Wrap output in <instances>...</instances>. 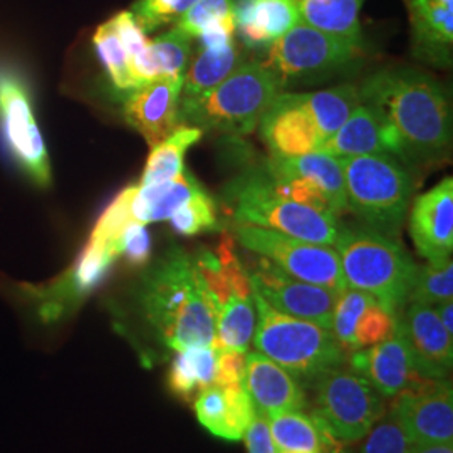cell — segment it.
<instances>
[{"mask_svg":"<svg viewBox=\"0 0 453 453\" xmlns=\"http://www.w3.org/2000/svg\"><path fill=\"white\" fill-rule=\"evenodd\" d=\"M247 274L252 291L259 294L269 306L331 329L333 309L340 292L294 279L260 256L247 269Z\"/></svg>","mask_w":453,"mask_h":453,"instance_id":"7c38bea8","label":"cell"},{"mask_svg":"<svg viewBox=\"0 0 453 453\" xmlns=\"http://www.w3.org/2000/svg\"><path fill=\"white\" fill-rule=\"evenodd\" d=\"M243 437H245V445H247L249 453H277L271 432H269L267 418L259 413L254 415Z\"/></svg>","mask_w":453,"mask_h":453,"instance_id":"f6af8a7d","label":"cell"},{"mask_svg":"<svg viewBox=\"0 0 453 453\" xmlns=\"http://www.w3.org/2000/svg\"><path fill=\"white\" fill-rule=\"evenodd\" d=\"M257 312L254 294L250 297L232 296L215 318L213 349L215 351H247L256 331Z\"/></svg>","mask_w":453,"mask_h":453,"instance_id":"83f0119b","label":"cell"},{"mask_svg":"<svg viewBox=\"0 0 453 453\" xmlns=\"http://www.w3.org/2000/svg\"><path fill=\"white\" fill-rule=\"evenodd\" d=\"M0 131L20 170L35 185H50L48 150L34 118L29 91L7 67H0Z\"/></svg>","mask_w":453,"mask_h":453,"instance_id":"8fae6325","label":"cell"},{"mask_svg":"<svg viewBox=\"0 0 453 453\" xmlns=\"http://www.w3.org/2000/svg\"><path fill=\"white\" fill-rule=\"evenodd\" d=\"M372 301L376 299L368 292L359 291L349 286L340 291L336 297L333 318H331V333L334 334V338L340 342L346 355H351L353 351H357L355 326L363 311L368 308Z\"/></svg>","mask_w":453,"mask_h":453,"instance_id":"836d02e7","label":"cell"},{"mask_svg":"<svg viewBox=\"0 0 453 453\" xmlns=\"http://www.w3.org/2000/svg\"><path fill=\"white\" fill-rule=\"evenodd\" d=\"M196 0H138L133 5V16L146 34L175 22Z\"/></svg>","mask_w":453,"mask_h":453,"instance_id":"ab89813d","label":"cell"},{"mask_svg":"<svg viewBox=\"0 0 453 453\" xmlns=\"http://www.w3.org/2000/svg\"><path fill=\"white\" fill-rule=\"evenodd\" d=\"M242 387L256 413L265 418L280 411H303L309 406L306 388L291 372L259 351L245 355Z\"/></svg>","mask_w":453,"mask_h":453,"instance_id":"d6986e66","label":"cell"},{"mask_svg":"<svg viewBox=\"0 0 453 453\" xmlns=\"http://www.w3.org/2000/svg\"><path fill=\"white\" fill-rule=\"evenodd\" d=\"M121 256L134 267L148 265L151 257V239L146 226L131 224L121 237Z\"/></svg>","mask_w":453,"mask_h":453,"instance_id":"7bdbcfd3","label":"cell"},{"mask_svg":"<svg viewBox=\"0 0 453 453\" xmlns=\"http://www.w3.org/2000/svg\"><path fill=\"white\" fill-rule=\"evenodd\" d=\"M226 200L234 226L269 228L306 242L334 247L342 226L336 215L279 194L267 173H247L234 180Z\"/></svg>","mask_w":453,"mask_h":453,"instance_id":"8992f818","label":"cell"},{"mask_svg":"<svg viewBox=\"0 0 453 453\" xmlns=\"http://www.w3.org/2000/svg\"><path fill=\"white\" fill-rule=\"evenodd\" d=\"M264 143L275 158H296L318 151L324 136L303 93L280 91L259 121Z\"/></svg>","mask_w":453,"mask_h":453,"instance_id":"5bb4252c","label":"cell"},{"mask_svg":"<svg viewBox=\"0 0 453 453\" xmlns=\"http://www.w3.org/2000/svg\"><path fill=\"white\" fill-rule=\"evenodd\" d=\"M202 136H203V131L183 125L166 140H163L162 143L153 146L138 185H157V183L177 179L185 170L183 162H185L187 151L196 142H200Z\"/></svg>","mask_w":453,"mask_h":453,"instance_id":"f1b7e54d","label":"cell"},{"mask_svg":"<svg viewBox=\"0 0 453 453\" xmlns=\"http://www.w3.org/2000/svg\"><path fill=\"white\" fill-rule=\"evenodd\" d=\"M361 103L388 121L398 160L426 165L447 158L452 146V111L441 84L411 67L383 69L357 88Z\"/></svg>","mask_w":453,"mask_h":453,"instance_id":"6da1fadb","label":"cell"},{"mask_svg":"<svg viewBox=\"0 0 453 453\" xmlns=\"http://www.w3.org/2000/svg\"><path fill=\"white\" fill-rule=\"evenodd\" d=\"M331 453H357V450L351 449L349 445H344V447H341V449H338V450H334V452Z\"/></svg>","mask_w":453,"mask_h":453,"instance_id":"c3c4849f","label":"cell"},{"mask_svg":"<svg viewBox=\"0 0 453 453\" xmlns=\"http://www.w3.org/2000/svg\"><path fill=\"white\" fill-rule=\"evenodd\" d=\"M410 453H453L452 443H415Z\"/></svg>","mask_w":453,"mask_h":453,"instance_id":"7dc6e473","label":"cell"},{"mask_svg":"<svg viewBox=\"0 0 453 453\" xmlns=\"http://www.w3.org/2000/svg\"><path fill=\"white\" fill-rule=\"evenodd\" d=\"M275 450L282 452L324 453L318 421L304 411H280L267 417Z\"/></svg>","mask_w":453,"mask_h":453,"instance_id":"f546056e","label":"cell"},{"mask_svg":"<svg viewBox=\"0 0 453 453\" xmlns=\"http://www.w3.org/2000/svg\"><path fill=\"white\" fill-rule=\"evenodd\" d=\"M267 173H279V175H294L308 180L323 190L333 209L340 217L346 209V188H344V173H342V162L341 158L331 157L323 151H312L303 157L296 158H275L273 157L267 168Z\"/></svg>","mask_w":453,"mask_h":453,"instance_id":"603a6c76","label":"cell"},{"mask_svg":"<svg viewBox=\"0 0 453 453\" xmlns=\"http://www.w3.org/2000/svg\"><path fill=\"white\" fill-rule=\"evenodd\" d=\"M282 453H306V452H282Z\"/></svg>","mask_w":453,"mask_h":453,"instance_id":"681fc988","label":"cell"},{"mask_svg":"<svg viewBox=\"0 0 453 453\" xmlns=\"http://www.w3.org/2000/svg\"><path fill=\"white\" fill-rule=\"evenodd\" d=\"M366 41L323 33L304 22L267 48V65L280 84L312 81L357 67L366 58Z\"/></svg>","mask_w":453,"mask_h":453,"instance_id":"ba28073f","label":"cell"},{"mask_svg":"<svg viewBox=\"0 0 453 453\" xmlns=\"http://www.w3.org/2000/svg\"><path fill=\"white\" fill-rule=\"evenodd\" d=\"M437 311L438 319L443 324V327L453 336V303L452 301H445L440 303L437 306H434Z\"/></svg>","mask_w":453,"mask_h":453,"instance_id":"bcb514c9","label":"cell"},{"mask_svg":"<svg viewBox=\"0 0 453 453\" xmlns=\"http://www.w3.org/2000/svg\"><path fill=\"white\" fill-rule=\"evenodd\" d=\"M245 376V353L243 351H217V366L213 385L226 388L242 385Z\"/></svg>","mask_w":453,"mask_h":453,"instance_id":"ee69618b","label":"cell"},{"mask_svg":"<svg viewBox=\"0 0 453 453\" xmlns=\"http://www.w3.org/2000/svg\"><path fill=\"white\" fill-rule=\"evenodd\" d=\"M391 406L413 443H452L453 391L445 380H423L393 396Z\"/></svg>","mask_w":453,"mask_h":453,"instance_id":"4fadbf2b","label":"cell"},{"mask_svg":"<svg viewBox=\"0 0 453 453\" xmlns=\"http://www.w3.org/2000/svg\"><path fill=\"white\" fill-rule=\"evenodd\" d=\"M346 188V209L363 226L398 239L410 209L413 181L391 155L341 158Z\"/></svg>","mask_w":453,"mask_h":453,"instance_id":"52a82bcc","label":"cell"},{"mask_svg":"<svg viewBox=\"0 0 453 453\" xmlns=\"http://www.w3.org/2000/svg\"><path fill=\"white\" fill-rule=\"evenodd\" d=\"M196 418L211 435L226 440V408L224 389L211 385L200 391L194 400Z\"/></svg>","mask_w":453,"mask_h":453,"instance_id":"60d3db41","label":"cell"},{"mask_svg":"<svg viewBox=\"0 0 453 453\" xmlns=\"http://www.w3.org/2000/svg\"><path fill=\"white\" fill-rule=\"evenodd\" d=\"M242 63L241 49L235 42L222 49H200L194 63L183 74L180 101H192L203 96Z\"/></svg>","mask_w":453,"mask_h":453,"instance_id":"484cf974","label":"cell"},{"mask_svg":"<svg viewBox=\"0 0 453 453\" xmlns=\"http://www.w3.org/2000/svg\"><path fill=\"white\" fill-rule=\"evenodd\" d=\"M309 110L323 133L324 142L331 138L361 103L357 86L344 84L323 91L303 93Z\"/></svg>","mask_w":453,"mask_h":453,"instance_id":"4dcf8cb0","label":"cell"},{"mask_svg":"<svg viewBox=\"0 0 453 453\" xmlns=\"http://www.w3.org/2000/svg\"><path fill=\"white\" fill-rule=\"evenodd\" d=\"M346 286L368 292L393 316H400L410 299L418 265L398 239L370 226H341L334 243Z\"/></svg>","mask_w":453,"mask_h":453,"instance_id":"3957f363","label":"cell"},{"mask_svg":"<svg viewBox=\"0 0 453 453\" xmlns=\"http://www.w3.org/2000/svg\"><path fill=\"white\" fill-rule=\"evenodd\" d=\"M365 438L366 440L357 453H410L415 445L406 432L405 425L391 405L372 425Z\"/></svg>","mask_w":453,"mask_h":453,"instance_id":"74e56055","label":"cell"},{"mask_svg":"<svg viewBox=\"0 0 453 453\" xmlns=\"http://www.w3.org/2000/svg\"><path fill=\"white\" fill-rule=\"evenodd\" d=\"M318 151L336 158H351L363 155H391L398 160V143L393 130L372 104L359 103L353 113L327 138Z\"/></svg>","mask_w":453,"mask_h":453,"instance_id":"ffe728a7","label":"cell"},{"mask_svg":"<svg viewBox=\"0 0 453 453\" xmlns=\"http://www.w3.org/2000/svg\"><path fill=\"white\" fill-rule=\"evenodd\" d=\"M280 91L282 84L267 65L243 61L203 96L180 101V123L202 131L249 134Z\"/></svg>","mask_w":453,"mask_h":453,"instance_id":"5b68a950","label":"cell"},{"mask_svg":"<svg viewBox=\"0 0 453 453\" xmlns=\"http://www.w3.org/2000/svg\"><path fill=\"white\" fill-rule=\"evenodd\" d=\"M181 84L183 80L160 78L127 93L123 118L145 138L150 148L179 130Z\"/></svg>","mask_w":453,"mask_h":453,"instance_id":"2e32d148","label":"cell"},{"mask_svg":"<svg viewBox=\"0 0 453 453\" xmlns=\"http://www.w3.org/2000/svg\"><path fill=\"white\" fill-rule=\"evenodd\" d=\"M93 44L96 49L97 58L108 73V78L114 89L119 93H130L136 86L128 67L127 50L114 29L111 19L101 24L93 35Z\"/></svg>","mask_w":453,"mask_h":453,"instance_id":"1f68e13d","label":"cell"},{"mask_svg":"<svg viewBox=\"0 0 453 453\" xmlns=\"http://www.w3.org/2000/svg\"><path fill=\"white\" fill-rule=\"evenodd\" d=\"M136 304L153 334L170 349L211 346L217 306L185 249H168L146 269L136 286Z\"/></svg>","mask_w":453,"mask_h":453,"instance_id":"7a4b0ae2","label":"cell"},{"mask_svg":"<svg viewBox=\"0 0 453 453\" xmlns=\"http://www.w3.org/2000/svg\"><path fill=\"white\" fill-rule=\"evenodd\" d=\"M402 333L417 372L430 380H445L453 365V336L438 319L434 306L410 303L398 316Z\"/></svg>","mask_w":453,"mask_h":453,"instance_id":"9a60e30c","label":"cell"},{"mask_svg":"<svg viewBox=\"0 0 453 453\" xmlns=\"http://www.w3.org/2000/svg\"><path fill=\"white\" fill-rule=\"evenodd\" d=\"M234 234L250 254L271 260L294 279L340 292L348 288L334 247L306 242L291 235L254 226H235Z\"/></svg>","mask_w":453,"mask_h":453,"instance_id":"30bf717a","label":"cell"},{"mask_svg":"<svg viewBox=\"0 0 453 453\" xmlns=\"http://www.w3.org/2000/svg\"><path fill=\"white\" fill-rule=\"evenodd\" d=\"M312 388V417L321 421L341 445H353L366 437L387 411L383 395L344 365L324 372Z\"/></svg>","mask_w":453,"mask_h":453,"instance_id":"9c48e42d","label":"cell"},{"mask_svg":"<svg viewBox=\"0 0 453 453\" xmlns=\"http://www.w3.org/2000/svg\"><path fill=\"white\" fill-rule=\"evenodd\" d=\"M411 26L413 54L430 65H452L453 0H403Z\"/></svg>","mask_w":453,"mask_h":453,"instance_id":"44dd1931","label":"cell"},{"mask_svg":"<svg viewBox=\"0 0 453 453\" xmlns=\"http://www.w3.org/2000/svg\"><path fill=\"white\" fill-rule=\"evenodd\" d=\"M217 351L213 346H188L175 351L166 374V387L181 400L190 403L196 395L213 385Z\"/></svg>","mask_w":453,"mask_h":453,"instance_id":"d4e9b609","label":"cell"},{"mask_svg":"<svg viewBox=\"0 0 453 453\" xmlns=\"http://www.w3.org/2000/svg\"><path fill=\"white\" fill-rule=\"evenodd\" d=\"M222 389L226 396V441H239L242 440L249 423L254 418L256 408L242 385Z\"/></svg>","mask_w":453,"mask_h":453,"instance_id":"b9f144b4","label":"cell"},{"mask_svg":"<svg viewBox=\"0 0 453 453\" xmlns=\"http://www.w3.org/2000/svg\"><path fill=\"white\" fill-rule=\"evenodd\" d=\"M168 220L180 235L185 237L222 228L217 203L203 188L196 190L185 203H181Z\"/></svg>","mask_w":453,"mask_h":453,"instance_id":"d590c367","label":"cell"},{"mask_svg":"<svg viewBox=\"0 0 453 453\" xmlns=\"http://www.w3.org/2000/svg\"><path fill=\"white\" fill-rule=\"evenodd\" d=\"M252 294L257 312L256 349L291 372L304 388H312L324 372L346 365L348 355L331 329L284 314Z\"/></svg>","mask_w":453,"mask_h":453,"instance_id":"277c9868","label":"cell"},{"mask_svg":"<svg viewBox=\"0 0 453 453\" xmlns=\"http://www.w3.org/2000/svg\"><path fill=\"white\" fill-rule=\"evenodd\" d=\"M365 0H294L299 20L323 33L365 41L359 12Z\"/></svg>","mask_w":453,"mask_h":453,"instance_id":"4316f807","label":"cell"},{"mask_svg":"<svg viewBox=\"0 0 453 453\" xmlns=\"http://www.w3.org/2000/svg\"><path fill=\"white\" fill-rule=\"evenodd\" d=\"M408 230L423 259H449L453 250V180L418 195L410 211Z\"/></svg>","mask_w":453,"mask_h":453,"instance_id":"e0dca14e","label":"cell"},{"mask_svg":"<svg viewBox=\"0 0 453 453\" xmlns=\"http://www.w3.org/2000/svg\"><path fill=\"white\" fill-rule=\"evenodd\" d=\"M220 24H235V0H196L175 20V27L192 39Z\"/></svg>","mask_w":453,"mask_h":453,"instance_id":"8d00e7d4","label":"cell"},{"mask_svg":"<svg viewBox=\"0 0 453 453\" xmlns=\"http://www.w3.org/2000/svg\"><path fill=\"white\" fill-rule=\"evenodd\" d=\"M396 316H393L380 303L372 301V304L363 311L355 326L357 351L391 338L396 333Z\"/></svg>","mask_w":453,"mask_h":453,"instance_id":"f35d334b","label":"cell"},{"mask_svg":"<svg viewBox=\"0 0 453 453\" xmlns=\"http://www.w3.org/2000/svg\"><path fill=\"white\" fill-rule=\"evenodd\" d=\"M200 188L202 185L187 170L170 181L157 185H131L128 192L133 217L142 226L165 222Z\"/></svg>","mask_w":453,"mask_h":453,"instance_id":"cb8c5ba5","label":"cell"},{"mask_svg":"<svg viewBox=\"0 0 453 453\" xmlns=\"http://www.w3.org/2000/svg\"><path fill=\"white\" fill-rule=\"evenodd\" d=\"M297 22L294 0H235V24L247 48H269Z\"/></svg>","mask_w":453,"mask_h":453,"instance_id":"7402d4cb","label":"cell"},{"mask_svg":"<svg viewBox=\"0 0 453 453\" xmlns=\"http://www.w3.org/2000/svg\"><path fill=\"white\" fill-rule=\"evenodd\" d=\"M346 365L370 381L383 396H395L423 380H430L415 370L411 353L398 327L388 340L348 355Z\"/></svg>","mask_w":453,"mask_h":453,"instance_id":"ac0fdd59","label":"cell"},{"mask_svg":"<svg viewBox=\"0 0 453 453\" xmlns=\"http://www.w3.org/2000/svg\"><path fill=\"white\" fill-rule=\"evenodd\" d=\"M151 58L160 78L183 80L192 52V37L177 27L151 39Z\"/></svg>","mask_w":453,"mask_h":453,"instance_id":"e575fe53","label":"cell"},{"mask_svg":"<svg viewBox=\"0 0 453 453\" xmlns=\"http://www.w3.org/2000/svg\"><path fill=\"white\" fill-rule=\"evenodd\" d=\"M452 297L453 262L450 257L428 260L426 265L418 267L408 303L437 306L440 303L452 301Z\"/></svg>","mask_w":453,"mask_h":453,"instance_id":"d6a6232c","label":"cell"}]
</instances>
